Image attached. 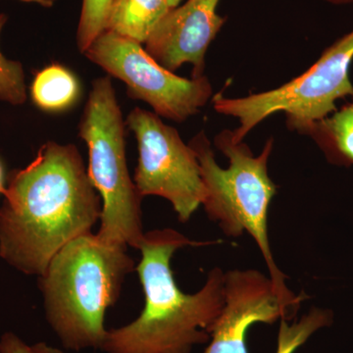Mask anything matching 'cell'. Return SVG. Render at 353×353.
I'll list each match as a JSON object with an SVG mask.
<instances>
[{
    "mask_svg": "<svg viewBox=\"0 0 353 353\" xmlns=\"http://www.w3.org/2000/svg\"><path fill=\"white\" fill-rule=\"evenodd\" d=\"M307 136L330 164L353 167V94L334 113L315 123Z\"/></svg>",
    "mask_w": 353,
    "mask_h": 353,
    "instance_id": "7c38bea8",
    "label": "cell"
},
{
    "mask_svg": "<svg viewBox=\"0 0 353 353\" xmlns=\"http://www.w3.org/2000/svg\"><path fill=\"white\" fill-rule=\"evenodd\" d=\"M127 125L136 136L139 161L134 182L141 197L167 199L180 222H189L202 205L205 187L196 153L175 128L157 114L132 109Z\"/></svg>",
    "mask_w": 353,
    "mask_h": 353,
    "instance_id": "ba28073f",
    "label": "cell"
},
{
    "mask_svg": "<svg viewBox=\"0 0 353 353\" xmlns=\"http://www.w3.org/2000/svg\"><path fill=\"white\" fill-rule=\"evenodd\" d=\"M213 143L229 160L228 168H223L216 161L214 150L205 132H199L189 143L201 165L205 187L202 205L206 214L229 238H239L243 233L252 236L263 256L279 296L296 317L307 296L303 292L296 296L288 288L287 276L276 263L269 240V208L277 194V185L268 170L274 139L266 141L259 155L253 154L245 141H234L232 130L218 132Z\"/></svg>",
    "mask_w": 353,
    "mask_h": 353,
    "instance_id": "277c9868",
    "label": "cell"
},
{
    "mask_svg": "<svg viewBox=\"0 0 353 353\" xmlns=\"http://www.w3.org/2000/svg\"><path fill=\"white\" fill-rule=\"evenodd\" d=\"M194 241L170 228L143 234L137 271L145 294V307L134 321L108 332L101 350L106 353H190L210 341L211 330L224 306L225 273L209 272L196 294L176 285L171 260L187 246L212 245Z\"/></svg>",
    "mask_w": 353,
    "mask_h": 353,
    "instance_id": "7a4b0ae2",
    "label": "cell"
},
{
    "mask_svg": "<svg viewBox=\"0 0 353 353\" xmlns=\"http://www.w3.org/2000/svg\"><path fill=\"white\" fill-rule=\"evenodd\" d=\"M19 1L27 2V3H36L39 4V6L46 7V8H50V7L54 6L57 0H19Z\"/></svg>",
    "mask_w": 353,
    "mask_h": 353,
    "instance_id": "ac0fdd59",
    "label": "cell"
},
{
    "mask_svg": "<svg viewBox=\"0 0 353 353\" xmlns=\"http://www.w3.org/2000/svg\"><path fill=\"white\" fill-rule=\"evenodd\" d=\"M79 137L87 143L88 176L102 201L97 236L106 243L138 250L145 234L143 197L128 168L125 122L109 77L92 83Z\"/></svg>",
    "mask_w": 353,
    "mask_h": 353,
    "instance_id": "5b68a950",
    "label": "cell"
},
{
    "mask_svg": "<svg viewBox=\"0 0 353 353\" xmlns=\"http://www.w3.org/2000/svg\"><path fill=\"white\" fill-rule=\"evenodd\" d=\"M0 353H65L59 348L50 347L44 343L29 345L16 334L6 333L0 339Z\"/></svg>",
    "mask_w": 353,
    "mask_h": 353,
    "instance_id": "e0dca14e",
    "label": "cell"
},
{
    "mask_svg": "<svg viewBox=\"0 0 353 353\" xmlns=\"http://www.w3.org/2000/svg\"><path fill=\"white\" fill-rule=\"evenodd\" d=\"M220 0H188L172 8L145 41V50L171 72L192 65V78L203 76L209 46L226 18L217 13Z\"/></svg>",
    "mask_w": 353,
    "mask_h": 353,
    "instance_id": "30bf717a",
    "label": "cell"
},
{
    "mask_svg": "<svg viewBox=\"0 0 353 353\" xmlns=\"http://www.w3.org/2000/svg\"><path fill=\"white\" fill-rule=\"evenodd\" d=\"M80 94V83L73 72L57 63L39 71L31 85L32 102L46 112H62L71 108Z\"/></svg>",
    "mask_w": 353,
    "mask_h": 353,
    "instance_id": "4fadbf2b",
    "label": "cell"
},
{
    "mask_svg": "<svg viewBox=\"0 0 353 353\" xmlns=\"http://www.w3.org/2000/svg\"><path fill=\"white\" fill-rule=\"evenodd\" d=\"M111 1L112 0H83L77 29V46L83 54L97 37L105 31Z\"/></svg>",
    "mask_w": 353,
    "mask_h": 353,
    "instance_id": "9a60e30c",
    "label": "cell"
},
{
    "mask_svg": "<svg viewBox=\"0 0 353 353\" xmlns=\"http://www.w3.org/2000/svg\"><path fill=\"white\" fill-rule=\"evenodd\" d=\"M353 62V29L329 46L315 63L289 83L267 92L230 99L212 97L216 112L239 120L232 131L234 141L245 138L273 114L283 112L290 131L305 134L315 123L338 109L336 101L353 94L350 67Z\"/></svg>",
    "mask_w": 353,
    "mask_h": 353,
    "instance_id": "8992f818",
    "label": "cell"
},
{
    "mask_svg": "<svg viewBox=\"0 0 353 353\" xmlns=\"http://www.w3.org/2000/svg\"><path fill=\"white\" fill-rule=\"evenodd\" d=\"M127 252L97 234H83L60 250L39 277L46 320L67 350H101L106 310L137 270Z\"/></svg>",
    "mask_w": 353,
    "mask_h": 353,
    "instance_id": "3957f363",
    "label": "cell"
},
{
    "mask_svg": "<svg viewBox=\"0 0 353 353\" xmlns=\"http://www.w3.org/2000/svg\"><path fill=\"white\" fill-rule=\"evenodd\" d=\"M334 314L329 309L312 307L299 321L289 324L281 320L276 353H294L320 329L331 326Z\"/></svg>",
    "mask_w": 353,
    "mask_h": 353,
    "instance_id": "5bb4252c",
    "label": "cell"
},
{
    "mask_svg": "<svg viewBox=\"0 0 353 353\" xmlns=\"http://www.w3.org/2000/svg\"><path fill=\"white\" fill-rule=\"evenodd\" d=\"M168 1L171 8H175V7L179 6V4H180L182 0H168Z\"/></svg>",
    "mask_w": 353,
    "mask_h": 353,
    "instance_id": "44dd1931",
    "label": "cell"
},
{
    "mask_svg": "<svg viewBox=\"0 0 353 353\" xmlns=\"http://www.w3.org/2000/svg\"><path fill=\"white\" fill-rule=\"evenodd\" d=\"M3 194L0 256L27 275L43 276L60 250L101 220V197L72 143H44L10 174Z\"/></svg>",
    "mask_w": 353,
    "mask_h": 353,
    "instance_id": "6da1fadb",
    "label": "cell"
},
{
    "mask_svg": "<svg viewBox=\"0 0 353 353\" xmlns=\"http://www.w3.org/2000/svg\"><path fill=\"white\" fill-rule=\"evenodd\" d=\"M6 187H4V172L1 162H0V194H4Z\"/></svg>",
    "mask_w": 353,
    "mask_h": 353,
    "instance_id": "ffe728a7",
    "label": "cell"
},
{
    "mask_svg": "<svg viewBox=\"0 0 353 353\" xmlns=\"http://www.w3.org/2000/svg\"><path fill=\"white\" fill-rule=\"evenodd\" d=\"M323 1L328 2L330 4H333V6H350V4L353 3V0H323Z\"/></svg>",
    "mask_w": 353,
    "mask_h": 353,
    "instance_id": "d6986e66",
    "label": "cell"
},
{
    "mask_svg": "<svg viewBox=\"0 0 353 353\" xmlns=\"http://www.w3.org/2000/svg\"><path fill=\"white\" fill-rule=\"evenodd\" d=\"M6 14H0V34L7 22ZM0 101L21 105L27 101L25 73L22 64L7 59L0 51Z\"/></svg>",
    "mask_w": 353,
    "mask_h": 353,
    "instance_id": "2e32d148",
    "label": "cell"
},
{
    "mask_svg": "<svg viewBox=\"0 0 353 353\" xmlns=\"http://www.w3.org/2000/svg\"><path fill=\"white\" fill-rule=\"evenodd\" d=\"M83 55L122 81L130 97L145 101L159 117L183 122L212 99L208 77L176 76L158 63L141 43L115 32H102Z\"/></svg>",
    "mask_w": 353,
    "mask_h": 353,
    "instance_id": "52a82bcc",
    "label": "cell"
},
{
    "mask_svg": "<svg viewBox=\"0 0 353 353\" xmlns=\"http://www.w3.org/2000/svg\"><path fill=\"white\" fill-rule=\"evenodd\" d=\"M171 9L168 0H112L105 31L145 43Z\"/></svg>",
    "mask_w": 353,
    "mask_h": 353,
    "instance_id": "8fae6325",
    "label": "cell"
},
{
    "mask_svg": "<svg viewBox=\"0 0 353 353\" xmlns=\"http://www.w3.org/2000/svg\"><path fill=\"white\" fill-rule=\"evenodd\" d=\"M224 297V306L203 353H248L246 334L252 325L294 318L269 275L255 269L225 273Z\"/></svg>",
    "mask_w": 353,
    "mask_h": 353,
    "instance_id": "9c48e42d",
    "label": "cell"
}]
</instances>
